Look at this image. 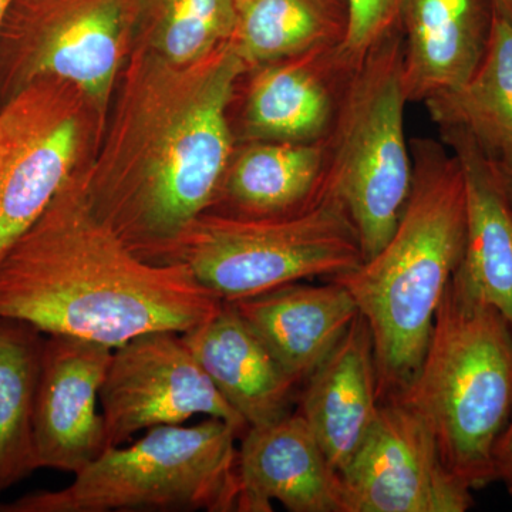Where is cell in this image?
<instances>
[{
  "label": "cell",
  "mask_w": 512,
  "mask_h": 512,
  "mask_svg": "<svg viewBox=\"0 0 512 512\" xmlns=\"http://www.w3.org/2000/svg\"><path fill=\"white\" fill-rule=\"evenodd\" d=\"M247 70L229 42L188 64L141 46L127 57L99 147L79 177L94 214L151 264H175L184 232L218 200Z\"/></svg>",
  "instance_id": "obj_1"
},
{
  "label": "cell",
  "mask_w": 512,
  "mask_h": 512,
  "mask_svg": "<svg viewBox=\"0 0 512 512\" xmlns=\"http://www.w3.org/2000/svg\"><path fill=\"white\" fill-rule=\"evenodd\" d=\"M79 173L0 262V318L111 349L210 319L221 299L187 265L138 256L94 214Z\"/></svg>",
  "instance_id": "obj_2"
},
{
  "label": "cell",
  "mask_w": 512,
  "mask_h": 512,
  "mask_svg": "<svg viewBox=\"0 0 512 512\" xmlns=\"http://www.w3.org/2000/svg\"><path fill=\"white\" fill-rule=\"evenodd\" d=\"M413 185L393 234L356 269L336 276L355 299L375 346L380 402L406 389L466 244V190L456 156L410 141Z\"/></svg>",
  "instance_id": "obj_3"
},
{
  "label": "cell",
  "mask_w": 512,
  "mask_h": 512,
  "mask_svg": "<svg viewBox=\"0 0 512 512\" xmlns=\"http://www.w3.org/2000/svg\"><path fill=\"white\" fill-rule=\"evenodd\" d=\"M429 427L451 473L478 490L497 481L494 447L512 414V328L451 279L419 370L396 394Z\"/></svg>",
  "instance_id": "obj_4"
},
{
  "label": "cell",
  "mask_w": 512,
  "mask_h": 512,
  "mask_svg": "<svg viewBox=\"0 0 512 512\" xmlns=\"http://www.w3.org/2000/svg\"><path fill=\"white\" fill-rule=\"evenodd\" d=\"M241 431L208 417L160 426L107 448L62 490L35 491L3 512H238Z\"/></svg>",
  "instance_id": "obj_5"
},
{
  "label": "cell",
  "mask_w": 512,
  "mask_h": 512,
  "mask_svg": "<svg viewBox=\"0 0 512 512\" xmlns=\"http://www.w3.org/2000/svg\"><path fill=\"white\" fill-rule=\"evenodd\" d=\"M406 103L399 22L357 60L326 140L323 187L345 205L365 259L393 234L412 191Z\"/></svg>",
  "instance_id": "obj_6"
},
{
  "label": "cell",
  "mask_w": 512,
  "mask_h": 512,
  "mask_svg": "<svg viewBox=\"0 0 512 512\" xmlns=\"http://www.w3.org/2000/svg\"><path fill=\"white\" fill-rule=\"evenodd\" d=\"M363 261L355 225L328 190L311 207L286 217L204 212L184 232L173 258L222 302L305 279H333Z\"/></svg>",
  "instance_id": "obj_7"
},
{
  "label": "cell",
  "mask_w": 512,
  "mask_h": 512,
  "mask_svg": "<svg viewBox=\"0 0 512 512\" xmlns=\"http://www.w3.org/2000/svg\"><path fill=\"white\" fill-rule=\"evenodd\" d=\"M140 0H13L0 29V106L45 79L80 90L107 119L134 46Z\"/></svg>",
  "instance_id": "obj_8"
},
{
  "label": "cell",
  "mask_w": 512,
  "mask_h": 512,
  "mask_svg": "<svg viewBox=\"0 0 512 512\" xmlns=\"http://www.w3.org/2000/svg\"><path fill=\"white\" fill-rule=\"evenodd\" d=\"M106 117L74 84L45 79L0 106V262L96 153Z\"/></svg>",
  "instance_id": "obj_9"
},
{
  "label": "cell",
  "mask_w": 512,
  "mask_h": 512,
  "mask_svg": "<svg viewBox=\"0 0 512 512\" xmlns=\"http://www.w3.org/2000/svg\"><path fill=\"white\" fill-rule=\"evenodd\" d=\"M100 406L107 448L194 416L227 421L241 434L248 429L192 355L183 333L170 330L144 333L113 350Z\"/></svg>",
  "instance_id": "obj_10"
},
{
  "label": "cell",
  "mask_w": 512,
  "mask_h": 512,
  "mask_svg": "<svg viewBox=\"0 0 512 512\" xmlns=\"http://www.w3.org/2000/svg\"><path fill=\"white\" fill-rule=\"evenodd\" d=\"M340 483L343 512H466L474 503L473 490L444 464L427 424L397 397L380 402Z\"/></svg>",
  "instance_id": "obj_11"
},
{
  "label": "cell",
  "mask_w": 512,
  "mask_h": 512,
  "mask_svg": "<svg viewBox=\"0 0 512 512\" xmlns=\"http://www.w3.org/2000/svg\"><path fill=\"white\" fill-rule=\"evenodd\" d=\"M359 59L342 43L248 69L239 121L232 126L237 143L328 140Z\"/></svg>",
  "instance_id": "obj_12"
},
{
  "label": "cell",
  "mask_w": 512,
  "mask_h": 512,
  "mask_svg": "<svg viewBox=\"0 0 512 512\" xmlns=\"http://www.w3.org/2000/svg\"><path fill=\"white\" fill-rule=\"evenodd\" d=\"M113 350L103 343L46 335L37 386V466L79 474L107 450L100 390Z\"/></svg>",
  "instance_id": "obj_13"
},
{
  "label": "cell",
  "mask_w": 512,
  "mask_h": 512,
  "mask_svg": "<svg viewBox=\"0 0 512 512\" xmlns=\"http://www.w3.org/2000/svg\"><path fill=\"white\" fill-rule=\"evenodd\" d=\"M238 466V512H343L340 474L298 412L248 427Z\"/></svg>",
  "instance_id": "obj_14"
},
{
  "label": "cell",
  "mask_w": 512,
  "mask_h": 512,
  "mask_svg": "<svg viewBox=\"0 0 512 512\" xmlns=\"http://www.w3.org/2000/svg\"><path fill=\"white\" fill-rule=\"evenodd\" d=\"M298 413L330 466L348 467L379 413L375 346L366 319L355 320L335 349L302 384Z\"/></svg>",
  "instance_id": "obj_15"
},
{
  "label": "cell",
  "mask_w": 512,
  "mask_h": 512,
  "mask_svg": "<svg viewBox=\"0 0 512 512\" xmlns=\"http://www.w3.org/2000/svg\"><path fill=\"white\" fill-rule=\"evenodd\" d=\"M494 6L491 0H403V86L409 101L456 90L483 60Z\"/></svg>",
  "instance_id": "obj_16"
},
{
  "label": "cell",
  "mask_w": 512,
  "mask_h": 512,
  "mask_svg": "<svg viewBox=\"0 0 512 512\" xmlns=\"http://www.w3.org/2000/svg\"><path fill=\"white\" fill-rule=\"evenodd\" d=\"M466 190V244L454 279L493 306L512 328V205L493 160L457 128H439Z\"/></svg>",
  "instance_id": "obj_17"
},
{
  "label": "cell",
  "mask_w": 512,
  "mask_h": 512,
  "mask_svg": "<svg viewBox=\"0 0 512 512\" xmlns=\"http://www.w3.org/2000/svg\"><path fill=\"white\" fill-rule=\"evenodd\" d=\"M183 339L211 382L248 427L291 413L301 384L245 322L231 302Z\"/></svg>",
  "instance_id": "obj_18"
},
{
  "label": "cell",
  "mask_w": 512,
  "mask_h": 512,
  "mask_svg": "<svg viewBox=\"0 0 512 512\" xmlns=\"http://www.w3.org/2000/svg\"><path fill=\"white\" fill-rule=\"evenodd\" d=\"M231 303L301 386L359 313L353 296L335 279L325 285L293 282Z\"/></svg>",
  "instance_id": "obj_19"
},
{
  "label": "cell",
  "mask_w": 512,
  "mask_h": 512,
  "mask_svg": "<svg viewBox=\"0 0 512 512\" xmlns=\"http://www.w3.org/2000/svg\"><path fill=\"white\" fill-rule=\"evenodd\" d=\"M326 161V141H241L211 211L275 218L306 210L325 192Z\"/></svg>",
  "instance_id": "obj_20"
},
{
  "label": "cell",
  "mask_w": 512,
  "mask_h": 512,
  "mask_svg": "<svg viewBox=\"0 0 512 512\" xmlns=\"http://www.w3.org/2000/svg\"><path fill=\"white\" fill-rule=\"evenodd\" d=\"M439 128L464 131L495 161L512 157V22L495 12L483 60L463 86L426 101Z\"/></svg>",
  "instance_id": "obj_21"
},
{
  "label": "cell",
  "mask_w": 512,
  "mask_h": 512,
  "mask_svg": "<svg viewBox=\"0 0 512 512\" xmlns=\"http://www.w3.org/2000/svg\"><path fill=\"white\" fill-rule=\"evenodd\" d=\"M348 0H235L231 43L248 69L319 47L342 45Z\"/></svg>",
  "instance_id": "obj_22"
},
{
  "label": "cell",
  "mask_w": 512,
  "mask_h": 512,
  "mask_svg": "<svg viewBox=\"0 0 512 512\" xmlns=\"http://www.w3.org/2000/svg\"><path fill=\"white\" fill-rule=\"evenodd\" d=\"M45 339L30 323L0 318V494L39 470L35 409Z\"/></svg>",
  "instance_id": "obj_23"
},
{
  "label": "cell",
  "mask_w": 512,
  "mask_h": 512,
  "mask_svg": "<svg viewBox=\"0 0 512 512\" xmlns=\"http://www.w3.org/2000/svg\"><path fill=\"white\" fill-rule=\"evenodd\" d=\"M235 0H140L134 46L165 62H197L231 40Z\"/></svg>",
  "instance_id": "obj_24"
},
{
  "label": "cell",
  "mask_w": 512,
  "mask_h": 512,
  "mask_svg": "<svg viewBox=\"0 0 512 512\" xmlns=\"http://www.w3.org/2000/svg\"><path fill=\"white\" fill-rule=\"evenodd\" d=\"M348 3L349 29L343 46L349 55L359 59L399 25L403 0H348Z\"/></svg>",
  "instance_id": "obj_25"
},
{
  "label": "cell",
  "mask_w": 512,
  "mask_h": 512,
  "mask_svg": "<svg viewBox=\"0 0 512 512\" xmlns=\"http://www.w3.org/2000/svg\"><path fill=\"white\" fill-rule=\"evenodd\" d=\"M495 478L503 481L512 497V414L494 447Z\"/></svg>",
  "instance_id": "obj_26"
},
{
  "label": "cell",
  "mask_w": 512,
  "mask_h": 512,
  "mask_svg": "<svg viewBox=\"0 0 512 512\" xmlns=\"http://www.w3.org/2000/svg\"><path fill=\"white\" fill-rule=\"evenodd\" d=\"M497 165L498 170H500L501 178H503L508 200H510L512 205V157L507 158V160L497 161Z\"/></svg>",
  "instance_id": "obj_27"
},
{
  "label": "cell",
  "mask_w": 512,
  "mask_h": 512,
  "mask_svg": "<svg viewBox=\"0 0 512 512\" xmlns=\"http://www.w3.org/2000/svg\"><path fill=\"white\" fill-rule=\"evenodd\" d=\"M491 2H493L495 12L512 22V0H491Z\"/></svg>",
  "instance_id": "obj_28"
},
{
  "label": "cell",
  "mask_w": 512,
  "mask_h": 512,
  "mask_svg": "<svg viewBox=\"0 0 512 512\" xmlns=\"http://www.w3.org/2000/svg\"><path fill=\"white\" fill-rule=\"evenodd\" d=\"M13 0H0V29H2L3 20H5L6 13H8L9 6L12 5Z\"/></svg>",
  "instance_id": "obj_29"
}]
</instances>
